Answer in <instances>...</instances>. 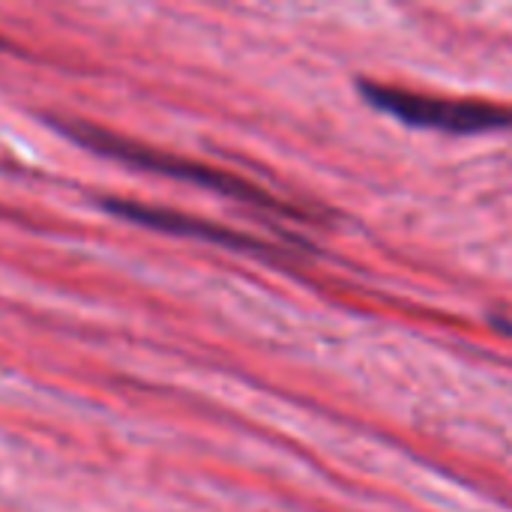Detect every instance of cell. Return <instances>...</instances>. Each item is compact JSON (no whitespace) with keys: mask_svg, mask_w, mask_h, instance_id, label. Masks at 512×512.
Segmentation results:
<instances>
[{"mask_svg":"<svg viewBox=\"0 0 512 512\" xmlns=\"http://www.w3.org/2000/svg\"><path fill=\"white\" fill-rule=\"evenodd\" d=\"M360 93L372 108L393 114L402 123L417 126V129H438V132H459V135L462 132L512 129V108L492 105V102L423 96V93L369 84V81H360Z\"/></svg>","mask_w":512,"mask_h":512,"instance_id":"6da1fadb","label":"cell"},{"mask_svg":"<svg viewBox=\"0 0 512 512\" xmlns=\"http://www.w3.org/2000/svg\"><path fill=\"white\" fill-rule=\"evenodd\" d=\"M69 135H75L81 144L105 153V156H114V159H123L129 165H138L144 171H159V174H168V177H177V180H189V183H201V186H210L222 195H231L237 201H246V204H255V207H270V210H288L282 207L273 195L261 192L258 186L240 180V177H231L225 171H216V168H207V165H198V162H186V159H177V156H168V153H156L150 147H141V144H132L120 135H111L105 129H96V126H87V123H72L66 126Z\"/></svg>","mask_w":512,"mask_h":512,"instance_id":"7a4b0ae2","label":"cell"},{"mask_svg":"<svg viewBox=\"0 0 512 512\" xmlns=\"http://www.w3.org/2000/svg\"><path fill=\"white\" fill-rule=\"evenodd\" d=\"M105 207H108L111 213L129 219V222H138V225H147V228H159V231H168V234L198 237V240L219 243V246H228V249H243V252H264V249H267V246L258 243L255 237H246V234H237V231H228V228L201 222V219L186 216V213L156 210V207L132 204V201H105Z\"/></svg>","mask_w":512,"mask_h":512,"instance_id":"3957f363","label":"cell"}]
</instances>
